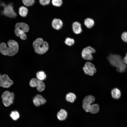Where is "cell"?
I'll return each instance as SVG.
<instances>
[{
  "label": "cell",
  "mask_w": 127,
  "mask_h": 127,
  "mask_svg": "<svg viewBox=\"0 0 127 127\" xmlns=\"http://www.w3.org/2000/svg\"><path fill=\"white\" fill-rule=\"evenodd\" d=\"M83 70L85 74L90 76H93L96 72V69L94 65L91 63L87 62L83 67Z\"/></svg>",
  "instance_id": "8"
},
{
  "label": "cell",
  "mask_w": 127,
  "mask_h": 127,
  "mask_svg": "<svg viewBox=\"0 0 127 127\" xmlns=\"http://www.w3.org/2000/svg\"><path fill=\"white\" fill-rule=\"evenodd\" d=\"M64 42L66 45L71 46L74 44L75 40L73 39L67 37L65 39Z\"/></svg>",
  "instance_id": "23"
},
{
  "label": "cell",
  "mask_w": 127,
  "mask_h": 127,
  "mask_svg": "<svg viewBox=\"0 0 127 127\" xmlns=\"http://www.w3.org/2000/svg\"><path fill=\"white\" fill-rule=\"evenodd\" d=\"M36 76L37 79L41 81L44 80L46 78V75L42 71L37 72L36 74Z\"/></svg>",
  "instance_id": "20"
},
{
  "label": "cell",
  "mask_w": 127,
  "mask_h": 127,
  "mask_svg": "<svg viewBox=\"0 0 127 127\" xmlns=\"http://www.w3.org/2000/svg\"><path fill=\"white\" fill-rule=\"evenodd\" d=\"M36 96L39 100L41 104L43 105L46 102V100L41 95H37Z\"/></svg>",
  "instance_id": "25"
},
{
  "label": "cell",
  "mask_w": 127,
  "mask_h": 127,
  "mask_svg": "<svg viewBox=\"0 0 127 127\" xmlns=\"http://www.w3.org/2000/svg\"><path fill=\"white\" fill-rule=\"evenodd\" d=\"M67 116V113L65 110L61 109L57 113V117L60 120L63 121L66 119Z\"/></svg>",
  "instance_id": "13"
},
{
  "label": "cell",
  "mask_w": 127,
  "mask_h": 127,
  "mask_svg": "<svg viewBox=\"0 0 127 127\" xmlns=\"http://www.w3.org/2000/svg\"><path fill=\"white\" fill-rule=\"evenodd\" d=\"M29 85L31 87H36L37 91L40 92L43 91L45 88L44 83L42 81L36 78H33L31 80Z\"/></svg>",
  "instance_id": "10"
},
{
  "label": "cell",
  "mask_w": 127,
  "mask_h": 127,
  "mask_svg": "<svg viewBox=\"0 0 127 127\" xmlns=\"http://www.w3.org/2000/svg\"><path fill=\"white\" fill-rule=\"evenodd\" d=\"M40 4L43 5H47L49 4L50 0H39Z\"/></svg>",
  "instance_id": "28"
},
{
  "label": "cell",
  "mask_w": 127,
  "mask_h": 127,
  "mask_svg": "<svg viewBox=\"0 0 127 127\" xmlns=\"http://www.w3.org/2000/svg\"><path fill=\"white\" fill-rule=\"evenodd\" d=\"M28 10L27 8L24 6H20L19 9V13L20 15L23 17L26 16L28 14Z\"/></svg>",
  "instance_id": "19"
},
{
  "label": "cell",
  "mask_w": 127,
  "mask_h": 127,
  "mask_svg": "<svg viewBox=\"0 0 127 127\" xmlns=\"http://www.w3.org/2000/svg\"><path fill=\"white\" fill-rule=\"evenodd\" d=\"M15 28L21 29L24 32H27L29 30V27L28 25L23 22L17 23L15 26Z\"/></svg>",
  "instance_id": "14"
},
{
  "label": "cell",
  "mask_w": 127,
  "mask_h": 127,
  "mask_svg": "<svg viewBox=\"0 0 127 127\" xmlns=\"http://www.w3.org/2000/svg\"><path fill=\"white\" fill-rule=\"evenodd\" d=\"M10 116L14 120H16L19 118L20 114L18 111H12L11 112Z\"/></svg>",
  "instance_id": "21"
},
{
  "label": "cell",
  "mask_w": 127,
  "mask_h": 127,
  "mask_svg": "<svg viewBox=\"0 0 127 127\" xmlns=\"http://www.w3.org/2000/svg\"><path fill=\"white\" fill-rule=\"evenodd\" d=\"M95 97L91 95H88L84 99L83 101L82 107L84 110L86 112H90L91 113H97L99 111V105L97 104H91L95 101Z\"/></svg>",
  "instance_id": "3"
},
{
  "label": "cell",
  "mask_w": 127,
  "mask_h": 127,
  "mask_svg": "<svg viewBox=\"0 0 127 127\" xmlns=\"http://www.w3.org/2000/svg\"><path fill=\"white\" fill-rule=\"evenodd\" d=\"M7 44L8 47L4 43H2L0 44V52L4 55L9 56H12L16 54L19 50L17 43L15 40H10L8 42Z\"/></svg>",
  "instance_id": "1"
},
{
  "label": "cell",
  "mask_w": 127,
  "mask_h": 127,
  "mask_svg": "<svg viewBox=\"0 0 127 127\" xmlns=\"http://www.w3.org/2000/svg\"><path fill=\"white\" fill-rule=\"evenodd\" d=\"M123 60L124 63L126 64H127V52L126 54V56L124 57Z\"/></svg>",
  "instance_id": "29"
},
{
  "label": "cell",
  "mask_w": 127,
  "mask_h": 127,
  "mask_svg": "<svg viewBox=\"0 0 127 127\" xmlns=\"http://www.w3.org/2000/svg\"><path fill=\"white\" fill-rule=\"evenodd\" d=\"M13 83V81L6 74L2 75L0 73V86L5 88L10 87Z\"/></svg>",
  "instance_id": "9"
},
{
  "label": "cell",
  "mask_w": 127,
  "mask_h": 127,
  "mask_svg": "<svg viewBox=\"0 0 127 127\" xmlns=\"http://www.w3.org/2000/svg\"><path fill=\"white\" fill-rule=\"evenodd\" d=\"M33 45L35 52L39 54L45 53L49 49L48 43L44 41L43 39L41 38H38L34 41Z\"/></svg>",
  "instance_id": "4"
},
{
  "label": "cell",
  "mask_w": 127,
  "mask_h": 127,
  "mask_svg": "<svg viewBox=\"0 0 127 127\" xmlns=\"http://www.w3.org/2000/svg\"><path fill=\"white\" fill-rule=\"evenodd\" d=\"M111 94L112 97L116 99H119L121 95L120 90L116 88H115L111 90Z\"/></svg>",
  "instance_id": "16"
},
{
  "label": "cell",
  "mask_w": 127,
  "mask_h": 127,
  "mask_svg": "<svg viewBox=\"0 0 127 127\" xmlns=\"http://www.w3.org/2000/svg\"><path fill=\"white\" fill-rule=\"evenodd\" d=\"M107 59L110 64L116 68L118 72L123 73L126 71L127 65L120 55L110 54Z\"/></svg>",
  "instance_id": "2"
},
{
  "label": "cell",
  "mask_w": 127,
  "mask_h": 127,
  "mask_svg": "<svg viewBox=\"0 0 127 127\" xmlns=\"http://www.w3.org/2000/svg\"><path fill=\"white\" fill-rule=\"evenodd\" d=\"M72 29L74 32L76 34H79L82 32L81 24L78 22H75L72 24Z\"/></svg>",
  "instance_id": "11"
},
{
  "label": "cell",
  "mask_w": 127,
  "mask_h": 127,
  "mask_svg": "<svg viewBox=\"0 0 127 127\" xmlns=\"http://www.w3.org/2000/svg\"><path fill=\"white\" fill-rule=\"evenodd\" d=\"M14 32L16 35L17 36H20L21 39L24 40L26 39L27 36L25 32L21 29L15 28Z\"/></svg>",
  "instance_id": "15"
},
{
  "label": "cell",
  "mask_w": 127,
  "mask_h": 127,
  "mask_svg": "<svg viewBox=\"0 0 127 127\" xmlns=\"http://www.w3.org/2000/svg\"><path fill=\"white\" fill-rule=\"evenodd\" d=\"M95 50L90 46L84 48L81 52L82 57L84 59L92 60L93 59L92 54L95 53Z\"/></svg>",
  "instance_id": "7"
},
{
  "label": "cell",
  "mask_w": 127,
  "mask_h": 127,
  "mask_svg": "<svg viewBox=\"0 0 127 127\" xmlns=\"http://www.w3.org/2000/svg\"><path fill=\"white\" fill-rule=\"evenodd\" d=\"M22 2L25 6L29 7L33 4L35 3V0H22Z\"/></svg>",
  "instance_id": "22"
},
{
  "label": "cell",
  "mask_w": 127,
  "mask_h": 127,
  "mask_svg": "<svg viewBox=\"0 0 127 127\" xmlns=\"http://www.w3.org/2000/svg\"><path fill=\"white\" fill-rule=\"evenodd\" d=\"M52 3L54 6L60 7L62 4L63 1L62 0H52Z\"/></svg>",
  "instance_id": "24"
},
{
  "label": "cell",
  "mask_w": 127,
  "mask_h": 127,
  "mask_svg": "<svg viewBox=\"0 0 127 127\" xmlns=\"http://www.w3.org/2000/svg\"><path fill=\"white\" fill-rule=\"evenodd\" d=\"M63 23L60 19H54L52 22V25L53 28L55 29L59 30L62 27Z\"/></svg>",
  "instance_id": "12"
},
{
  "label": "cell",
  "mask_w": 127,
  "mask_h": 127,
  "mask_svg": "<svg viewBox=\"0 0 127 127\" xmlns=\"http://www.w3.org/2000/svg\"><path fill=\"white\" fill-rule=\"evenodd\" d=\"M121 37L123 41L127 42V32H123L122 34Z\"/></svg>",
  "instance_id": "27"
},
{
  "label": "cell",
  "mask_w": 127,
  "mask_h": 127,
  "mask_svg": "<svg viewBox=\"0 0 127 127\" xmlns=\"http://www.w3.org/2000/svg\"><path fill=\"white\" fill-rule=\"evenodd\" d=\"M1 97L3 104L5 106L7 107L13 103L15 95L13 92L6 91L2 93Z\"/></svg>",
  "instance_id": "5"
},
{
  "label": "cell",
  "mask_w": 127,
  "mask_h": 127,
  "mask_svg": "<svg viewBox=\"0 0 127 127\" xmlns=\"http://www.w3.org/2000/svg\"><path fill=\"white\" fill-rule=\"evenodd\" d=\"M76 98V97L75 94L71 92L67 93L66 96V100L67 101L71 103H73Z\"/></svg>",
  "instance_id": "17"
},
{
  "label": "cell",
  "mask_w": 127,
  "mask_h": 127,
  "mask_svg": "<svg viewBox=\"0 0 127 127\" xmlns=\"http://www.w3.org/2000/svg\"><path fill=\"white\" fill-rule=\"evenodd\" d=\"M94 22L92 19L87 18L85 19L84 21V24L85 26L88 28H91L94 26Z\"/></svg>",
  "instance_id": "18"
},
{
  "label": "cell",
  "mask_w": 127,
  "mask_h": 127,
  "mask_svg": "<svg viewBox=\"0 0 127 127\" xmlns=\"http://www.w3.org/2000/svg\"><path fill=\"white\" fill-rule=\"evenodd\" d=\"M33 102L34 104L36 107L39 106L41 105L40 102L36 96L33 98Z\"/></svg>",
  "instance_id": "26"
},
{
  "label": "cell",
  "mask_w": 127,
  "mask_h": 127,
  "mask_svg": "<svg viewBox=\"0 0 127 127\" xmlns=\"http://www.w3.org/2000/svg\"><path fill=\"white\" fill-rule=\"evenodd\" d=\"M3 14L7 17L12 18H15L17 16L15 11L12 3L6 5L4 7Z\"/></svg>",
  "instance_id": "6"
}]
</instances>
